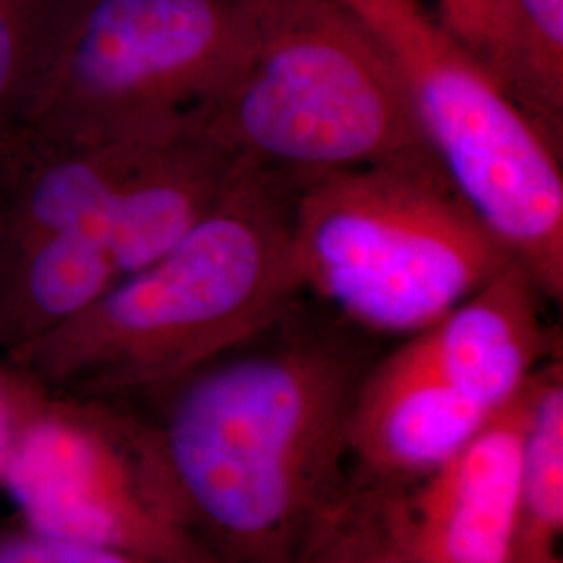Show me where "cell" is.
I'll use <instances>...</instances> for the list:
<instances>
[{
  "label": "cell",
  "mask_w": 563,
  "mask_h": 563,
  "mask_svg": "<svg viewBox=\"0 0 563 563\" xmlns=\"http://www.w3.org/2000/svg\"><path fill=\"white\" fill-rule=\"evenodd\" d=\"M509 92L562 144L563 0H511Z\"/></svg>",
  "instance_id": "2e32d148"
},
{
  "label": "cell",
  "mask_w": 563,
  "mask_h": 563,
  "mask_svg": "<svg viewBox=\"0 0 563 563\" xmlns=\"http://www.w3.org/2000/svg\"><path fill=\"white\" fill-rule=\"evenodd\" d=\"M120 280L107 234L69 230L0 249V360L41 341Z\"/></svg>",
  "instance_id": "7c38bea8"
},
{
  "label": "cell",
  "mask_w": 563,
  "mask_h": 563,
  "mask_svg": "<svg viewBox=\"0 0 563 563\" xmlns=\"http://www.w3.org/2000/svg\"><path fill=\"white\" fill-rule=\"evenodd\" d=\"M255 169L202 132L146 144L109 220V249L120 278L192 234Z\"/></svg>",
  "instance_id": "30bf717a"
},
{
  "label": "cell",
  "mask_w": 563,
  "mask_h": 563,
  "mask_svg": "<svg viewBox=\"0 0 563 563\" xmlns=\"http://www.w3.org/2000/svg\"><path fill=\"white\" fill-rule=\"evenodd\" d=\"M432 11L509 90L511 0H434Z\"/></svg>",
  "instance_id": "e0dca14e"
},
{
  "label": "cell",
  "mask_w": 563,
  "mask_h": 563,
  "mask_svg": "<svg viewBox=\"0 0 563 563\" xmlns=\"http://www.w3.org/2000/svg\"><path fill=\"white\" fill-rule=\"evenodd\" d=\"M302 180L251 172L172 251L0 362L53 388L125 401L253 339L302 292L292 246Z\"/></svg>",
  "instance_id": "7a4b0ae2"
},
{
  "label": "cell",
  "mask_w": 563,
  "mask_h": 563,
  "mask_svg": "<svg viewBox=\"0 0 563 563\" xmlns=\"http://www.w3.org/2000/svg\"><path fill=\"white\" fill-rule=\"evenodd\" d=\"M380 44L426 146L547 299L563 292L560 144L423 0H336Z\"/></svg>",
  "instance_id": "5b68a950"
},
{
  "label": "cell",
  "mask_w": 563,
  "mask_h": 563,
  "mask_svg": "<svg viewBox=\"0 0 563 563\" xmlns=\"http://www.w3.org/2000/svg\"><path fill=\"white\" fill-rule=\"evenodd\" d=\"M292 246L302 290L405 339L516 262L443 172L393 165L305 178Z\"/></svg>",
  "instance_id": "277c9868"
},
{
  "label": "cell",
  "mask_w": 563,
  "mask_h": 563,
  "mask_svg": "<svg viewBox=\"0 0 563 563\" xmlns=\"http://www.w3.org/2000/svg\"><path fill=\"white\" fill-rule=\"evenodd\" d=\"M543 292L518 262L411 339L463 397L493 413L547 357Z\"/></svg>",
  "instance_id": "8fae6325"
},
{
  "label": "cell",
  "mask_w": 563,
  "mask_h": 563,
  "mask_svg": "<svg viewBox=\"0 0 563 563\" xmlns=\"http://www.w3.org/2000/svg\"><path fill=\"white\" fill-rule=\"evenodd\" d=\"M4 365L13 439L2 493L20 522L157 563H220L202 541L148 416Z\"/></svg>",
  "instance_id": "8992f818"
},
{
  "label": "cell",
  "mask_w": 563,
  "mask_h": 563,
  "mask_svg": "<svg viewBox=\"0 0 563 563\" xmlns=\"http://www.w3.org/2000/svg\"><path fill=\"white\" fill-rule=\"evenodd\" d=\"M407 336L363 376L349 420V451L362 476L405 486L449 460L488 418Z\"/></svg>",
  "instance_id": "9c48e42d"
},
{
  "label": "cell",
  "mask_w": 563,
  "mask_h": 563,
  "mask_svg": "<svg viewBox=\"0 0 563 563\" xmlns=\"http://www.w3.org/2000/svg\"><path fill=\"white\" fill-rule=\"evenodd\" d=\"M290 311L148 395L169 474L220 563L288 562L346 483L369 367L349 339Z\"/></svg>",
  "instance_id": "6da1fadb"
},
{
  "label": "cell",
  "mask_w": 563,
  "mask_h": 563,
  "mask_svg": "<svg viewBox=\"0 0 563 563\" xmlns=\"http://www.w3.org/2000/svg\"><path fill=\"white\" fill-rule=\"evenodd\" d=\"M246 42L195 132L265 172L311 178L441 165L380 44L336 0H244Z\"/></svg>",
  "instance_id": "3957f363"
},
{
  "label": "cell",
  "mask_w": 563,
  "mask_h": 563,
  "mask_svg": "<svg viewBox=\"0 0 563 563\" xmlns=\"http://www.w3.org/2000/svg\"><path fill=\"white\" fill-rule=\"evenodd\" d=\"M11 439H13V402H11V393L7 384L4 365L0 362V490H2L4 467L9 460Z\"/></svg>",
  "instance_id": "d6986e66"
},
{
  "label": "cell",
  "mask_w": 563,
  "mask_h": 563,
  "mask_svg": "<svg viewBox=\"0 0 563 563\" xmlns=\"http://www.w3.org/2000/svg\"><path fill=\"white\" fill-rule=\"evenodd\" d=\"M86 0H0V123L18 120L80 18Z\"/></svg>",
  "instance_id": "9a60e30c"
},
{
  "label": "cell",
  "mask_w": 563,
  "mask_h": 563,
  "mask_svg": "<svg viewBox=\"0 0 563 563\" xmlns=\"http://www.w3.org/2000/svg\"><path fill=\"white\" fill-rule=\"evenodd\" d=\"M539 372L411 490L388 484L399 530L423 562L511 563Z\"/></svg>",
  "instance_id": "ba28073f"
},
{
  "label": "cell",
  "mask_w": 563,
  "mask_h": 563,
  "mask_svg": "<svg viewBox=\"0 0 563 563\" xmlns=\"http://www.w3.org/2000/svg\"><path fill=\"white\" fill-rule=\"evenodd\" d=\"M286 563H426L409 547L388 484L360 478L339 497Z\"/></svg>",
  "instance_id": "5bb4252c"
},
{
  "label": "cell",
  "mask_w": 563,
  "mask_h": 563,
  "mask_svg": "<svg viewBox=\"0 0 563 563\" xmlns=\"http://www.w3.org/2000/svg\"><path fill=\"white\" fill-rule=\"evenodd\" d=\"M562 534L563 369L551 360L539 372L526 434L511 563H562Z\"/></svg>",
  "instance_id": "4fadbf2b"
},
{
  "label": "cell",
  "mask_w": 563,
  "mask_h": 563,
  "mask_svg": "<svg viewBox=\"0 0 563 563\" xmlns=\"http://www.w3.org/2000/svg\"><path fill=\"white\" fill-rule=\"evenodd\" d=\"M244 0H86L20 118L90 146L195 132L246 42Z\"/></svg>",
  "instance_id": "52a82bcc"
},
{
  "label": "cell",
  "mask_w": 563,
  "mask_h": 563,
  "mask_svg": "<svg viewBox=\"0 0 563 563\" xmlns=\"http://www.w3.org/2000/svg\"><path fill=\"white\" fill-rule=\"evenodd\" d=\"M0 563H157L139 555L81 543L32 526H0Z\"/></svg>",
  "instance_id": "ac0fdd59"
}]
</instances>
